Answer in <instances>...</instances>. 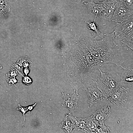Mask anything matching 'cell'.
I'll return each mask as SVG.
<instances>
[{"mask_svg":"<svg viewBox=\"0 0 133 133\" xmlns=\"http://www.w3.org/2000/svg\"><path fill=\"white\" fill-rule=\"evenodd\" d=\"M73 51L64 52L65 82L74 89L85 91L90 85H96L92 75L102 65L93 49L90 39L79 37Z\"/></svg>","mask_w":133,"mask_h":133,"instance_id":"cell-1","label":"cell"},{"mask_svg":"<svg viewBox=\"0 0 133 133\" xmlns=\"http://www.w3.org/2000/svg\"><path fill=\"white\" fill-rule=\"evenodd\" d=\"M100 75L95 81L97 87L104 95L105 99L117 87L120 83L117 82L109 72H103L99 68Z\"/></svg>","mask_w":133,"mask_h":133,"instance_id":"cell-2","label":"cell"},{"mask_svg":"<svg viewBox=\"0 0 133 133\" xmlns=\"http://www.w3.org/2000/svg\"><path fill=\"white\" fill-rule=\"evenodd\" d=\"M120 82L117 87L106 99L116 105L125 104L127 101L129 94V88L124 86L122 85L123 83Z\"/></svg>","mask_w":133,"mask_h":133,"instance_id":"cell-3","label":"cell"},{"mask_svg":"<svg viewBox=\"0 0 133 133\" xmlns=\"http://www.w3.org/2000/svg\"><path fill=\"white\" fill-rule=\"evenodd\" d=\"M133 17L132 16L126 20L116 23L113 32L115 37L123 39L133 33Z\"/></svg>","mask_w":133,"mask_h":133,"instance_id":"cell-4","label":"cell"},{"mask_svg":"<svg viewBox=\"0 0 133 133\" xmlns=\"http://www.w3.org/2000/svg\"><path fill=\"white\" fill-rule=\"evenodd\" d=\"M77 91L74 90V93L71 95L62 93L63 101L62 105L68 109L71 113H73L77 108L78 101L80 97Z\"/></svg>","mask_w":133,"mask_h":133,"instance_id":"cell-5","label":"cell"},{"mask_svg":"<svg viewBox=\"0 0 133 133\" xmlns=\"http://www.w3.org/2000/svg\"><path fill=\"white\" fill-rule=\"evenodd\" d=\"M133 15V10L130 9L120 2L113 13L111 20L116 23L122 22L128 19Z\"/></svg>","mask_w":133,"mask_h":133,"instance_id":"cell-6","label":"cell"},{"mask_svg":"<svg viewBox=\"0 0 133 133\" xmlns=\"http://www.w3.org/2000/svg\"><path fill=\"white\" fill-rule=\"evenodd\" d=\"M84 3L87 7L88 13L94 17L95 19H106V13L102 3H97L92 1Z\"/></svg>","mask_w":133,"mask_h":133,"instance_id":"cell-7","label":"cell"},{"mask_svg":"<svg viewBox=\"0 0 133 133\" xmlns=\"http://www.w3.org/2000/svg\"><path fill=\"white\" fill-rule=\"evenodd\" d=\"M88 95V103L90 107L94 104L105 99V97L102 92L97 87L93 85L88 87L85 90Z\"/></svg>","mask_w":133,"mask_h":133,"instance_id":"cell-8","label":"cell"},{"mask_svg":"<svg viewBox=\"0 0 133 133\" xmlns=\"http://www.w3.org/2000/svg\"><path fill=\"white\" fill-rule=\"evenodd\" d=\"M111 113L110 107L108 104L98 110L90 117L95 122L101 125L104 123L105 120L109 117Z\"/></svg>","mask_w":133,"mask_h":133,"instance_id":"cell-9","label":"cell"},{"mask_svg":"<svg viewBox=\"0 0 133 133\" xmlns=\"http://www.w3.org/2000/svg\"><path fill=\"white\" fill-rule=\"evenodd\" d=\"M66 115L72 123L74 130H76L84 133H90L87 126L86 118H78L72 116L70 113Z\"/></svg>","mask_w":133,"mask_h":133,"instance_id":"cell-10","label":"cell"},{"mask_svg":"<svg viewBox=\"0 0 133 133\" xmlns=\"http://www.w3.org/2000/svg\"><path fill=\"white\" fill-rule=\"evenodd\" d=\"M102 3L106 13V19L111 20L113 13L120 5V2L118 0H109Z\"/></svg>","mask_w":133,"mask_h":133,"instance_id":"cell-11","label":"cell"},{"mask_svg":"<svg viewBox=\"0 0 133 133\" xmlns=\"http://www.w3.org/2000/svg\"><path fill=\"white\" fill-rule=\"evenodd\" d=\"M121 75V82L133 85V68L131 66L125 67L123 69Z\"/></svg>","mask_w":133,"mask_h":133,"instance_id":"cell-12","label":"cell"},{"mask_svg":"<svg viewBox=\"0 0 133 133\" xmlns=\"http://www.w3.org/2000/svg\"><path fill=\"white\" fill-rule=\"evenodd\" d=\"M95 19L93 21H85V22L87 24V27L88 29L92 30L96 33V36L93 38L96 39L98 38H103L105 34L102 33L100 31L98 25L95 22Z\"/></svg>","mask_w":133,"mask_h":133,"instance_id":"cell-13","label":"cell"},{"mask_svg":"<svg viewBox=\"0 0 133 133\" xmlns=\"http://www.w3.org/2000/svg\"><path fill=\"white\" fill-rule=\"evenodd\" d=\"M66 117L65 119L60 124L59 126L63 129L66 133H72L73 129V124L68 119L66 116Z\"/></svg>","mask_w":133,"mask_h":133,"instance_id":"cell-14","label":"cell"},{"mask_svg":"<svg viewBox=\"0 0 133 133\" xmlns=\"http://www.w3.org/2000/svg\"><path fill=\"white\" fill-rule=\"evenodd\" d=\"M122 46H126L133 50V33L123 39L121 41Z\"/></svg>","mask_w":133,"mask_h":133,"instance_id":"cell-15","label":"cell"},{"mask_svg":"<svg viewBox=\"0 0 133 133\" xmlns=\"http://www.w3.org/2000/svg\"><path fill=\"white\" fill-rule=\"evenodd\" d=\"M31 62L27 56L19 58L17 62V64L19 66L22 68L30 66Z\"/></svg>","mask_w":133,"mask_h":133,"instance_id":"cell-16","label":"cell"},{"mask_svg":"<svg viewBox=\"0 0 133 133\" xmlns=\"http://www.w3.org/2000/svg\"><path fill=\"white\" fill-rule=\"evenodd\" d=\"M110 132L109 127L106 126L103 123L98 126L96 133H109Z\"/></svg>","mask_w":133,"mask_h":133,"instance_id":"cell-17","label":"cell"},{"mask_svg":"<svg viewBox=\"0 0 133 133\" xmlns=\"http://www.w3.org/2000/svg\"><path fill=\"white\" fill-rule=\"evenodd\" d=\"M130 9L133 10V0H118Z\"/></svg>","mask_w":133,"mask_h":133,"instance_id":"cell-18","label":"cell"},{"mask_svg":"<svg viewBox=\"0 0 133 133\" xmlns=\"http://www.w3.org/2000/svg\"><path fill=\"white\" fill-rule=\"evenodd\" d=\"M13 68L11 67V69L9 72L6 74L7 77H14L18 75L19 73L22 74L16 69Z\"/></svg>","mask_w":133,"mask_h":133,"instance_id":"cell-19","label":"cell"},{"mask_svg":"<svg viewBox=\"0 0 133 133\" xmlns=\"http://www.w3.org/2000/svg\"><path fill=\"white\" fill-rule=\"evenodd\" d=\"M7 6V3L6 0H0V14L3 13Z\"/></svg>","mask_w":133,"mask_h":133,"instance_id":"cell-20","label":"cell"},{"mask_svg":"<svg viewBox=\"0 0 133 133\" xmlns=\"http://www.w3.org/2000/svg\"><path fill=\"white\" fill-rule=\"evenodd\" d=\"M17 110L20 111L22 113L23 116L24 118V121L23 123L24 122L25 120V114L28 111H29L28 107H24L20 106L19 104L18 105V107L17 109Z\"/></svg>","mask_w":133,"mask_h":133,"instance_id":"cell-21","label":"cell"},{"mask_svg":"<svg viewBox=\"0 0 133 133\" xmlns=\"http://www.w3.org/2000/svg\"><path fill=\"white\" fill-rule=\"evenodd\" d=\"M6 80L8 83L10 85H14L15 86V83L17 82H20L17 80L14 77H10L8 78Z\"/></svg>","mask_w":133,"mask_h":133,"instance_id":"cell-22","label":"cell"},{"mask_svg":"<svg viewBox=\"0 0 133 133\" xmlns=\"http://www.w3.org/2000/svg\"><path fill=\"white\" fill-rule=\"evenodd\" d=\"M22 82L25 85L30 84L32 82V80L28 76H23V77Z\"/></svg>","mask_w":133,"mask_h":133,"instance_id":"cell-23","label":"cell"},{"mask_svg":"<svg viewBox=\"0 0 133 133\" xmlns=\"http://www.w3.org/2000/svg\"><path fill=\"white\" fill-rule=\"evenodd\" d=\"M13 67L16 68L19 71L21 70L22 68L18 65L17 64H15L12 65Z\"/></svg>","mask_w":133,"mask_h":133,"instance_id":"cell-24","label":"cell"},{"mask_svg":"<svg viewBox=\"0 0 133 133\" xmlns=\"http://www.w3.org/2000/svg\"><path fill=\"white\" fill-rule=\"evenodd\" d=\"M76 1H77L78 2L80 3H84L87 2H88L92 1H93L94 0H75Z\"/></svg>","mask_w":133,"mask_h":133,"instance_id":"cell-25","label":"cell"},{"mask_svg":"<svg viewBox=\"0 0 133 133\" xmlns=\"http://www.w3.org/2000/svg\"><path fill=\"white\" fill-rule=\"evenodd\" d=\"M30 71V69L28 67H26L24 70V72L26 75L29 73Z\"/></svg>","mask_w":133,"mask_h":133,"instance_id":"cell-26","label":"cell"},{"mask_svg":"<svg viewBox=\"0 0 133 133\" xmlns=\"http://www.w3.org/2000/svg\"><path fill=\"white\" fill-rule=\"evenodd\" d=\"M96 1L97 3H101L109 0H94Z\"/></svg>","mask_w":133,"mask_h":133,"instance_id":"cell-27","label":"cell"},{"mask_svg":"<svg viewBox=\"0 0 133 133\" xmlns=\"http://www.w3.org/2000/svg\"><path fill=\"white\" fill-rule=\"evenodd\" d=\"M2 68V65L0 64V69H1ZM0 85L1 86L0 84Z\"/></svg>","mask_w":133,"mask_h":133,"instance_id":"cell-28","label":"cell"}]
</instances>
